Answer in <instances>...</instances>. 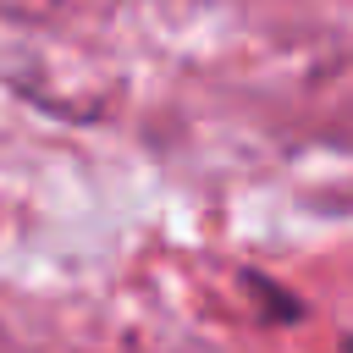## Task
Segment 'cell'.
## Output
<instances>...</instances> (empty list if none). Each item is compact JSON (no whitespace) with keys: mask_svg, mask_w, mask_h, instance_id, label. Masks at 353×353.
<instances>
[{"mask_svg":"<svg viewBox=\"0 0 353 353\" xmlns=\"http://www.w3.org/2000/svg\"><path fill=\"white\" fill-rule=\"evenodd\" d=\"M243 292L259 303V320H270V325H298L303 320V298L287 292L281 281H270L265 270H243Z\"/></svg>","mask_w":353,"mask_h":353,"instance_id":"1","label":"cell"},{"mask_svg":"<svg viewBox=\"0 0 353 353\" xmlns=\"http://www.w3.org/2000/svg\"><path fill=\"white\" fill-rule=\"evenodd\" d=\"M342 353H353V336H342Z\"/></svg>","mask_w":353,"mask_h":353,"instance_id":"2","label":"cell"}]
</instances>
